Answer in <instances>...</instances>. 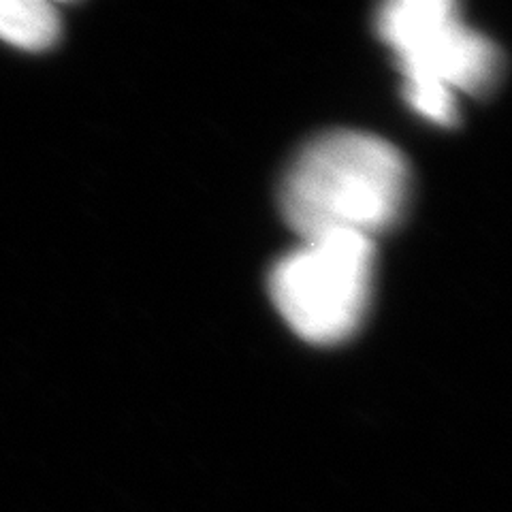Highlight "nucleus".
Returning <instances> with one entry per match:
<instances>
[{"label":"nucleus","instance_id":"nucleus-1","mask_svg":"<svg viewBox=\"0 0 512 512\" xmlns=\"http://www.w3.org/2000/svg\"><path fill=\"white\" fill-rule=\"evenodd\" d=\"M408 186L406 160L389 141L333 131L295 156L280 186V207L288 227L303 239H372L402 216Z\"/></svg>","mask_w":512,"mask_h":512},{"label":"nucleus","instance_id":"nucleus-4","mask_svg":"<svg viewBox=\"0 0 512 512\" xmlns=\"http://www.w3.org/2000/svg\"><path fill=\"white\" fill-rule=\"evenodd\" d=\"M60 37L56 9L43 0H0V39L28 52L47 50Z\"/></svg>","mask_w":512,"mask_h":512},{"label":"nucleus","instance_id":"nucleus-3","mask_svg":"<svg viewBox=\"0 0 512 512\" xmlns=\"http://www.w3.org/2000/svg\"><path fill=\"white\" fill-rule=\"evenodd\" d=\"M374 244L361 235L303 239L269 278L276 310L299 338L338 344L361 325L370 306Z\"/></svg>","mask_w":512,"mask_h":512},{"label":"nucleus","instance_id":"nucleus-2","mask_svg":"<svg viewBox=\"0 0 512 512\" xmlns=\"http://www.w3.org/2000/svg\"><path fill=\"white\" fill-rule=\"evenodd\" d=\"M378 32L397 56L410 107L440 126L457 122V92H489L500 52L466 26L448 0H395L378 13Z\"/></svg>","mask_w":512,"mask_h":512}]
</instances>
